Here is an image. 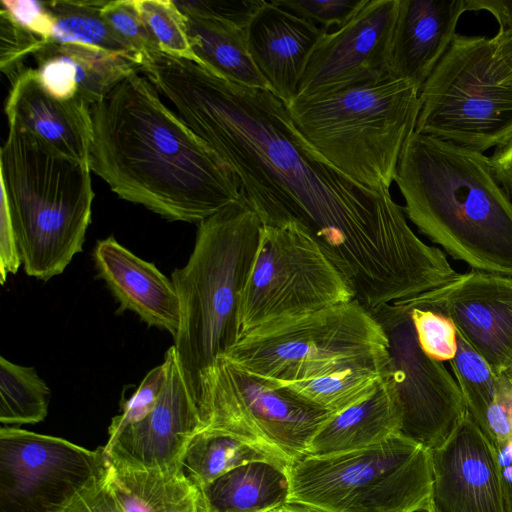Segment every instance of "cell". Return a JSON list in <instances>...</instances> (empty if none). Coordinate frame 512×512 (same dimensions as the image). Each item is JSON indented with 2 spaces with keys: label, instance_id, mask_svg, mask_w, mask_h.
<instances>
[{
  "label": "cell",
  "instance_id": "ba28073f",
  "mask_svg": "<svg viewBox=\"0 0 512 512\" xmlns=\"http://www.w3.org/2000/svg\"><path fill=\"white\" fill-rule=\"evenodd\" d=\"M388 356L387 338L356 300L262 325L223 357L262 379L288 384Z\"/></svg>",
  "mask_w": 512,
  "mask_h": 512
},
{
  "label": "cell",
  "instance_id": "60d3db41",
  "mask_svg": "<svg viewBox=\"0 0 512 512\" xmlns=\"http://www.w3.org/2000/svg\"><path fill=\"white\" fill-rule=\"evenodd\" d=\"M64 512H124L107 478L82 493Z\"/></svg>",
  "mask_w": 512,
  "mask_h": 512
},
{
  "label": "cell",
  "instance_id": "f1b7e54d",
  "mask_svg": "<svg viewBox=\"0 0 512 512\" xmlns=\"http://www.w3.org/2000/svg\"><path fill=\"white\" fill-rule=\"evenodd\" d=\"M254 461H268L277 465L238 437L207 427L188 444L182 466L189 479L202 487L232 469Z\"/></svg>",
  "mask_w": 512,
  "mask_h": 512
},
{
  "label": "cell",
  "instance_id": "30bf717a",
  "mask_svg": "<svg viewBox=\"0 0 512 512\" xmlns=\"http://www.w3.org/2000/svg\"><path fill=\"white\" fill-rule=\"evenodd\" d=\"M352 300L341 273L304 231L296 225H262L241 297V337L262 325Z\"/></svg>",
  "mask_w": 512,
  "mask_h": 512
},
{
  "label": "cell",
  "instance_id": "836d02e7",
  "mask_svg": "<svg viewBox=\"0 0 512 512\" xmlns=\"http://www.w3.org/2000/svg\"><path fill=\"white\" fill-rule=\"evenodd\" d=\"M411 318L421 349L430 358L450 361L457 353V330L453 322L429 309L413 308Z\"/></svg>",
  "mask_w": 512,
  "mask_h": 512
},
{
  "label": "cell",
  "instance_id": "603a6c76",
  "mask_svg": "<svg viewBox=\"0 0 512 512\" xmlns=\"http://www.w3.org/2000/svg\"><path fill=\"white\" fill-rule=\"evenodd\" d=\"M43 50L49 60V77L57 92L90 107L138 70L135 63L121 54L86 45L48 43Z\"/></svg>",
  "mask_w": 512,
  "mask_h": 512
},
{
  "label": "cell",
  "instance_id": "ee69618b",
  "mask_svg": "<svg viewBox=\"0 0 512 512\" xmlns=\"http://www.w3.org/2000/svg\"><path fill=\"white\" fill-rule=\"evenodd\" d=\"M468 11L490 12L499 24V30L512 29V0H466Z\"/></svg>",
  "mask_w": 512,
  "mask_h": 512
},
{
  "label": "cell",
  "instance_id": "5bb4252c",
  "mask_svg": "<svg viewBox=\"0 0 512 512\" xmlns=\"http://www.w3.org/2000/svg\"><path fill=\"white\" fill-rule=\"evenodd\" d=\"M399 4L400 0H367L343 26L324 32L309 56L295 98L390 77Z\"/></svg>",
  "mask_w": 512,
  "mask_h": 512
},
{
  "label": "cell",
  "instance_id": "d6986e66",
  "mask_svg": "<svg viewBox=\"0 0 512 512\" xmlns=\"http://www.w3.org/2000/svg\"><path fill=\"white\" fill-rule=\"evenodd\" d=\"M323 33L274 1H266L247 26L252 60L285 105L295 99L309 56Z\"/></svg>",
  "mask_w": 512,
  "mask_h": 512
},
{
  "label": "cell",
  "instance_id": "4dcf8cb0",
  "mask_svg": "<svg viewBox=\"0 0 512 512\" xmlns=\"http://www.w3.org/2000/svg\"><path fill=\"white\" fill-rule=\"evenodd\" d=\"M457 353L450 366L461 390L467 411L480 429L498 392L499 373L457 332Z\"/></svg>",
  "mask_w": 512,
  "mask_h": 512
},
{
  "label": "cell",
  "instance_id": "bcb514c9",
  "mask_svg": "<svg viewBox=\"0 0 512 512\" xmlns=\"http://www.w3.org/2000/svg\"><path fill=\"white\" fill-rule=\"evenodd\" d=\"M269 512H330L317 506L300 502H285Z\"/></svg>",
  "mask_w": 512,
  "mask_h": 512
},
{
  "label": "cell",
  "instance_id": "74e56055",
  "mask_svg": "<svg viewBox=\"0 0 512 512\" xmlns=\"http://www.w3.org/2000/svg\"><path fill=\"white\" fill-rule=\"evenodd\" d=\"M174 2L185 16L222 20L246 29L254 15L266 1L200 0Z\"/></svg>",
  "mask_w": 512,
  "mask_h": 512
},
{
  "label": "cell",
  "instance_id": "cb8c5ba5",
  "mask_svg": "<svg viewBox=\"0 0 512 512\" xmlns=\"http://www.w3.org/2000/svg\"><path fill=\"white\" fill-rule=\"evenodd\" d=\"M107 481L124 512H204L201 489L183 466L136 470L109 464Z\"/></svg>",
  "mask_w": 512,
  "mask_h": 512
},
{
  "label": "cell",
  "instance_id": "484cf974",
  "mask_svg": "<svg viewBox=\"0 0 512 512\" xmlns=\"http://www.w3.org/2000/svg\"><path fill=\"white\" fill-rule=\"evenodd\" d=\"M186 18L190 45L201 67L233 83L270 91L250 55L246 29L217 19Z\"/></svg>",
  "mask_w": 512,
  "mask_h": 512
},
{
  "label": "cell",
  "instance_id": "8fae6325",
  "mask_svg": "<svg viewBox=\"0 0 512 512\" xmlns=\"http://www.w3.org/2000/svg\"><path fill=\"white\" fill-rule=\"evenodd\" d=\"M206 406L209 428L238 437L286 470L332 415L225 357L208 379Z\"/></svg>",
  "mask_w": 512,
  "mask_h": 512
},
{
  "label": "cell",
  "instance_id": "e575fe53",
  "mask_svg": "<svg viewBox=\"0 0 512 512\" xmlns=\"http://www.w3.org/2000/svg\"><path fill=\"white\" fill-rule=\"evenodd\" d=\"M48 42L20 26L9 13L0 9V69L10 81L25 67L24 60L35 55Z\"/></svg>",
  "mask_w": 512,
  "mask_h": 512
},
{
  "label": "cell",
  "instance_id": "1f68e13d",
  "mask_svg": "<svg viewBox=\"0 0 512 512\" xmlns=\"http://www.w3.org/2000/svg\"><path fill=\"white\" fill-rule=\"evenodd\" d=\"M136 8L161 53L201 66L190 45L187 18L172 0H135Z\"/></svg>",
  "mask_w": 512,
  "mask_h": 512
},
{
  "label": "cell",
  "instance_id": "ac0fdd59",
  "mask_svg": "<svg viewBox=\"0 0 512 512\" xmlns=\"http://www.w3.org/2000/svg\"><path fill=\"white\" fill-rule=\"evenodd\" d=\"M10 129L32 136L50 151L89 164L93 137L90 106L60 100L40 84L34 68H24L11 81L5 103Z\"/></svg>",
  "mask_w": 512,
  "mask_h": 512
},
{
  "label": "cell",
  "instance_id": "4316f807",
  "mask_svg": "<svg viewBox=\"0 0 512 512\" xmlns=\"http://www.w3.org/2000/svg\"><path fill=\"white\" fill-rule=\"evenodd\" d=\"M388 371L389 355L372 363L346 367L311 380L272 383L316 408L335 414L371 395Z\"/></svg>",
  "mask_w": 512,
  "mask_h": 512
},
{
  "label": "cell",
  "instance_id": "9c48e42d",
  "mask_svg": "<svg viewBox=\"0 0 512 512\" xmlns=\"http://www.w3.org/2000/svg\"><path fill=\"white\" fill-rule=\"evenodd\" d=\"M420 100L415 131L421 134L484 153L512 130V84L486 36L457 33Z\"/></svg>",
  "mask_w": 512,
  "mask_h": 512
},
{
  "label": "cell",
  "instance_id": "5b68a950",
  "mask_svg": "<svg viewBox=\"0 0 512 512\" xmlns=\"http://www.w3.org/2000/svg\"><path fill=\"white\" fill-rule=\"evenodd\" d=\"M3 204L27 275L48 281L82 251L94 192L89 164L9 128L0 151Z\"/></svg>",
  "mask_w": 512,
  "mask_h": 512
},
{
  "label": "cell",
  "instance_id": "b9f144b4",
  "mask_svg": "<svg viewBox=\"0 0 512 512\" xmlns=\"http://www.w3.org/2000/svg\"><path fill=\"white\" fill-rule=\"evenodd\" d=\"M489 158L498 181L512 199V130Z\"/></svg>",
  "mask_w": 512,
  "mask_h": 512
},
{
  "label": "cell",
  "instance_id": "2e32d148",
  "mask_svg": "<svg viewBox=\"0 0 512 512\" xmlns=\"http://www.w3.org/2000/svg\"><path fill=\"white\" fill-rule=\"evenodd\" d=\"M166 381L151 411L141 420L109 435L104 450L109 464L136 470H167L182 466L192 438L208 427L191 395L175 349L165 353Z\"/></svg>",
  "mask_w": 512,
  "mask_h": 512
},
{
  "label": "cell",
  "instance_id": "7c38bea8",
  "mask_svg": "<svg viewBox=\"0 0 512 512\" xmlns=\"http://www.w3.org/2000/svg\"><path fill=\"white\" fill-rule=\"evenodd\" d=\"M108 471L104 446L90 450L55 436L0 429V512H64Z\"/></svg>",
  "mask_w": 512,
  "mask_h": 512
},
{
  "label": "cell",
  "instance_id": "8d00e7d4",
  "mask_svg": "<svg viewBox=\"0 0 512 512\" xmlns=\"http://www.w3.org/2000/svg\"><path fill=\"white\" fill-rule=\"evenodd\" d=\"M166 374L165 362L147 373L134 394L122 405L121 412L112 419L109 435L141 420L151 411L164 387Z\"/></svg>",
  "mask_w": 512,
  "mask_h": 512
},
{
  "label": "cell",
  "instance_id": "c3c4849f",
  "mask_svg": "<svg viewBox=\"0 0 512 512\" xmlns=\"http://www.w3.org/2000/svg\"><path fill=\"white\" fill-rule=\"evenodd\" d=\"M512 380V369L507 373Z\"/></svg>",
  "mask_w": 512,
  "mask_h": 512
},
{
  "label": "cell",
  "instance_id": "9a60e30c",
  "mask_svg": "<svg viewBox=\"0 0 512 512\" xmlns=\"http://www.w3.org/2000/svg\"><path fill=\"white\" fill-rule=\"evenodd\" d=\"M393 304L442 314L494 372L512 369V277L471 269L441 287Z\"/></svg>",
  "mask_w": 512,
  "mask_h": 512
},
{
  "label": "cell",
  "instance_id": "7dc6e473",
  "mask_svg": "<svg viewBox=\"0 0 512 512\" xmlns=\"http://www.w3.org/2000/svg\"><path fill=\"white\" fill-rule=\"evenodd\" d=\"M413 512H440V511L435 507V505L431 502V499H430V502L428 504L414 510Z\"/></svg>",
  "mask_w": 512,
  "mask_h": 512
},
{
  "label": "cell",
  "instance_id": "44dd1931",
  "mask_svg": "<svg viewBox=\"0 0 512 512\" xmlns=\"http://www.w3.org/2000/svg\"><path fill=\"white\" fill-rule=\"evenodd\" d=\"M466 0H400L390 60L395 78L419 91L457 35Z\"/></svg>",
  "mask_w": 512,
  "mask_h": 512
},
{
  "label": "cell",
  "instance_id": "f546056e",
  "mask_svg": "<svg viewBox=\"0 0 512 512\" xmlns=\"http://www.w3.org/2000/svg\"><path fill=\"white\" fill-rule=\"evenodd\" d=\"M50 389L33 367L0 357V422L35 424L48 414Z\"/></svg>",
  "mask_w": 512,
  "mask_h": 512
},
{
  "label": "cell",
  "instance_id": "ab89813d",
  "mask_svg": "<svg viewBox=\"0 0 512 512\" xmlns=\"http://www.w3.org/2000/svg\"><path fill=\"white\" fill-rule=\"evenodd\" d=\"M1 7L20 26L50 43L55 19L47 2L37 0H2Z\"/></svg>",
  "mask_w": 512,
  "mask_h": 512
},
{
  "label": "cell",
  "instance_id": "7bdbcfd3",
  "mask_svg": "<svg viewBox=\"0 0 512 512\" xmlns=\"http://www.w3.org/2000/svg\"><path fill=\"white\" fill-rule=\"evenodd\" d=\"M494 448L501 482L503 512H512V440Z\"/></svg>",
  "mask_w": 512,
  "mask_h": 512
},
{
  "label": "cell",
  "instance_id": "8992f818",
  "mask_svg": "<svg viewBox=\"0 0 512 512\" xmlns=\"http://www.w3.org/2000/svg\"><path fill=\"white\" fill-rule=\"evenodd\" d=\"M297 129L330 164L356 183L390 190L398 161L415 131L420 91L387 77L285 105Z\"/></svg>",
  "mask_w": 512,
  "mask_h": 512
},
{
  "label": "cell",
  "instance_id": "83f0119b",
  "mask_svg": "<svg viewBox=\"0 0 512 512\" xmlns=\"http://www.w3.org/2000/svg\"><path fill=\"white\" fill-rule=\"evenodd\" d=\"M106 1L47 2L55 19L50 43L81 44L121 54L138 66L136 54L114 32L102 14Z\"/></svg>",
  "mask_w": 512,
  "mask_h": 512
},
{
  "label": "cell",
  "instance_id": "f35d334b",
  "mask_svg": "<svg viewBox=\"0 0 512 512\" xmlns=\"http://www.w3.org/2000/svg\"><path fill=\"white\" fill-rule=\"evenodd\" d=\"M481 430L494 446L512 440V380L507 373H499L497 397Z\"/></svg>",
  "mask_w": 512,
  "mask_h": 512
},
{
  "label": "cell",
  "instance_id": "e0dca14e",
  "mask_svg": "<svg viewBox=\"0 0 512 512\" xmlns=\"http://www.w3.org/2000/svg\"><path fill=\"white\" fill-rule=\"evenodd\" d=\"M430 452L431 502L440 512H503L494 445L469 413L454 434Z\"/></svg>",
  "mask_w": 512,
  "mask_h": 512
},
{
  "label": "cell",
  "instance_id": "d4e9b609",
  "mask_svg": "<svg viewBox=\"0 0 512 512\" xmlns=\"http://www.w3.org/2000/svg\"><path fill=\"white\" fill-rule=\"evenodd\" d=\"M200 489L204 512H269L288 501L289 478L278 465L254 461Z\"/></svg>",
  "mask_w": 512,
  "mask_h": 512
},
{
  "label": "cell",
  "instance_id": "7a4b0ae2",
  "mask_svg": "<svg viewBox=\"0 0 512 512\" xmlns=\"http://www.w3.org/2000/svg\"><path fill=\"white\" fill-rule=\"evenodd\" d=\"M90 113V169L120 198L170 221L199 224L241 197L236 175L139 70Z\"/></svg>",
  "mask_w": 512,
  "mask_h": 512
},
{
  "label": "cell",
  "instance_id": "d6a6232c",
  "mask_svg": "<svg viewBox=\"0 0 512 512\" xmlns=\"http://www.w3.org/2000/svg\"><path fill=\"white\" fill-rule=\"evenodd\" d=\"M102 14L119 38L136 54L140 65L151 55L161 53L136 8L135 0L106 1Z\"/></svg>",
  "mask_w": 512,
  "mask_h": 512
},
{
  "label": "cell",
  "instance_id": "d590c367",
  "mask_svg": "<svg viewBox=\"0 0 512 512\" xmlns=\"http://www.w3.org/2000/svg\"><path fill=\"white\" fill-rule=\"evenodd\" d=\"M277 5L310 21L324 32L347 23L367 0H273Z\"/></svg>",
  "mask_w": 512,
  "mask_h": 512
},
{
  "label": "cell",
  "instance_id": "7402d4cb",
  "mask_svg": "<svg viewBox=\"0 0 512 512\" xmlns=\"http://www.w3.org/2000/svg\"><path fill=\"white\" fill-rule=\"evenodd\" d=\"M401 412L390 369L374 392L332 414L312 437L304 456L321 457L364 449L399 434Z\"/></svg>",
  "mask_w": 512,
  "mask_h": 512
},
{
  "label": "cell",
  "instance_id": "3957f363",
  "mask_svg": "<svg viewBox=\"0 0 512 512\" xmlns=\"http://www.w3.org/2000/svg\"><path fill=\"white\" fill-rule=\"evenodd\" d=\"M394 181L420 233L471 269L512 277V199L488 156L414 131Z\"/></svg>",
  "mask_w": 512,
  "mask_h": 512
},
{
  "label": "cell",
  "instance_id": "52a82bcc",
  "mask_svg": "<svg viewBox=\"0 0 512 512\" xmlns=\"http://www.w3.org/2000/svg\"><path fill=\"white\" fill-rule=\"evenodd\" d=\"M287 473V502L330 512H413L432 495L430 450L400 434L356 451L303 456Z\"/></svg>",
  "mask_w": 512,
  "mask_h": 512
},
{
  "label": "cell",
  "instance_id": "ffe728a7",
  "mask_svg": "<svg viewBox=\"0 0 512 512\" xmlns=\"http://www.w3.org/2000/svg\"><path fill=\"white\" fill-rule=\"evenodd\" d=\"M93 256L99 277L119 302L121 311L130 310L148 326L176 335L181 309L172 280L113 236L98 241Z\"/></svg>",
  "mask_w": 512,
  "mask_h": 512
},
{
  "label": "cell",
  "instance_id": "277c9868",
  "mask_svg": "<svg viewBox=\"0 0 512 512\" xmlns=\"http://www.w3.org/2000/svg\"><path fill=\"white\" fill-rule=\"evenodd\" d=\"M262 223L243 195L198 224L187 264L172 273L181 319L174 349L185 383L209 425L206 386L218 360L241 337L242 292Z\"/></svg>",
  "mask_w": 512,
  "mask_h": 512
},
{
  "label": "cell",
  "instance_id": "4fadbf2b",
  "mask_svg": "<svg viewBox=\"0 0 512 512\" xmlns=\"http://www.w3.org/2000/svg\"><path fill=\"white\" fill-rule=\"evenodd\" d=\"M387 338L389 369L401 412L399 434L434 450L468 415L455 377L421 349L411 311L396 304L370 310Z\"/></svg>",
  "mask_w": 512,
  "mask_h": 512
},
{
  "label": "cell",
  "instance_id": "6da1fadb",
  "mask_svg": "<svg viewBox=\"0 0 512 512\" xmlns=\"http://www.w3.org/2000/svg\"><path fill=\"white\" fill-rule=\"evenodd\" d=\"M139 71L236 175L264 226L296 225L365 305L388 299L418 273L427 245L390 190L348 178L303 137L269 90L157 53Z\"/></svg>",
  "mask_w": 512,
  "mask_h": 512
},
{
  "label": "cell",
  "instance_id": "f6af8a7d",
  "mask_svg": "<svg viewBox=\"0 0 512 512\" xmlns=\"http://www.w3.org/2000/svg\"><path fill=\"white\" fill-rule=\"evenodd\" d=\"M492 41L498 64L512 84V29L498 30Z\"/></svg>",
  "mask_w": 512,
  "mask_h": 512
}]
</instances>
